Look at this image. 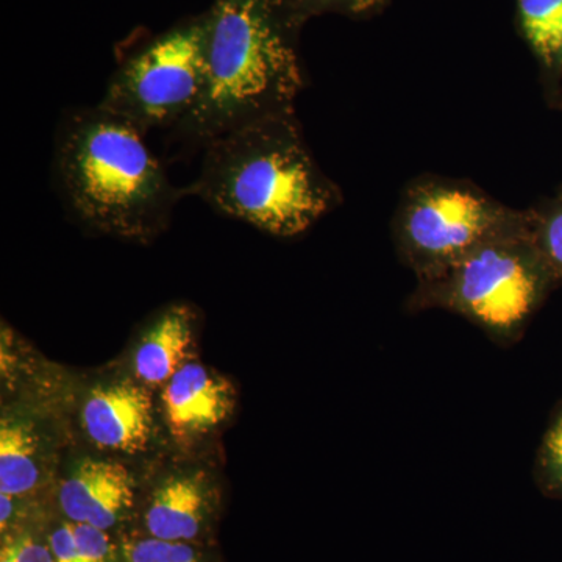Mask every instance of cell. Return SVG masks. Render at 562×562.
Listing matches in <instances>:
<instances>
[{
	"label": "cell",
	"instance_id": "cell-1",
	"mask_svg": "<svg viewBox=\"0 0 562 562\" xmlns=\"http://www.w3.org/2000/svg\"><path fill=\"white\" fill-rule=\"evenodd\" d=\"M205 14V90L177 135L205 146L251 122L295 113L306 21L292 0H214Z\"/></svg>",
	"mask_w": 562,
	"mask_h": 562
},
{
	"label": "cell",
	"instance_id": "cell-2",
	"mask_svg": "<svg viewBox=\"0 0 562 562\" xmlns=\"http://www.w3.org/2000/svg\"><path fill=\"white\" fill-rule=\"evenodd\" d=\"M187 191L217 213L277 238L303 235L342 202L338 184L306 146L295 113L209 140L198 179Z\"/></svg>",
	"mask_w": 562,
	"mask_h": 562
},
{
	"label": "cell",
	"instance_id": "cell-3",
	"mask_svg": "<svg viewBox=\"0 0 562 562\" xmlns=\"http://www.w3.org/2000/svg\"><path fill=\"white\" fill-rule=\"evenodd\" d=\"M144 135L101 103L72 111L61 122L55 177L81 227L140 244L168 228L188 191L172 183Z\"/></svg>",
	"mask_w": 562,
	"mask_h": 562
},
{
	"label": "cell",
	"instance_id": "cell-4",
	"mask_svg": "<svg viewBox=\"0 0 562 562\" xmlns=\"http://www.w3.org/2000/svg\"><path fill=\"white\" fill-rule=\"evenodd\" d=\"M552 279L527 222L446 271L417 279L408 308L458 314L482 328L492 341L508 346L522 335Z\"/></svg>",
	"mask_w": 562,
	"mask_h": 562
},
{
	"label": "cell",
	"instance_id": "cell-5",
	"mask_svg": "<svg viewBox=\"0 0 562 562\" xmlns=\"http://www.w3.org/2000/svg\"><path fill=\"white\" fill-rule=\"evenodd\" d=\"M527 222V210L506 206L472 181L422 176L402 192L392 239L403 265L424 279Z\"/></svg>",
	"mask_w": 562,
	"mask_h": 562
},
{
	"label": "cell",
	"instance_id": "cell-6",
	"mask_svg": "<svg viewBox=\"0 0 562 562\" xmlns=\"http://www.w3.org/2000/svg\"><path fill=\"white\" fill-rule=\"evenodd\" d=\"M206 83V14L179 22L128 55L101 105L147 133L177 128L201 102Z\"/></svg>",
	"mask_w": 562,
	"mask_h": 562
},
{
	"label": "cell",
	"instance_id": "cell-7",
	"mask_svg": "<svg viewBox=\"0 0 562 562\" xmlns=\"http://www.w3.org/2000/svg\"><path fill=\"white\" fill-rule=\"evenodd\" d=\"M81 428L95 447L109 452L139 453L154 431L149 387L138 380H117L92 387L81 403Z\"/></svg>",
	"mask_w": 562,
	"mask_h": 562
},
{
	"label": "cell",
	"instance_id": "cell-8",
	"mask_svg": "<svg viewBox=\"0 0 562 562\" xmlns=\"http://www.w3.org/2000/svg\"><path fill=\"white\" fill-rule=\"evenodd\" d=\"M162 414L169 432L183 446L220 430L235 405L233 386L199 361H187L161 390Z\"/></svg>",
	"mask_w": 562,
	"mask_h": 562
},
{
	"label": "cell",
	"instance_id": "cell-9",
	"mask_svg": "<svg viewBox=\"0 0 562 562\" xmlns=\"http://www.w3.org/2000/svg\"><path fill=\"white\" fill-rule=\"evenodd\" d=\"M217 501V492L205 473H172L144 502L138 535L162 541L201 543L216 519Z\"/></svg>",
	"mask_w": 562,
	"mask_h": 562
},
{
	"label": "cell",
	"instance_id": "cell-10",
	"mask_svg": "<svg viewBox=\"0 0 562 562\" xmlns=\"http://www.w3.org/2000/svg\"><path fill=\"white\" fill-rule=\"evenodd\" d=\"M135 480L116 462L81 461L63 480L58 505L66 520L111 531L135 506Z\"/></svg>",
	"mask_w": 562,
	"mask_h": 562
},
{
	"label": "cell",
	"instance_id": "cell-11",
	"mask_svg": "<svg viewBox=\"0 0 562 562\" xmlns=\"http://www.w3.org/2000/svg\"><path fill=\"white\" fill-rule=\"evenodd\" d=\"M194 310L183 303L169 305L144 328L133 353L135 379L144 386H165L187 362L194 342Z\"/></svg>",
	"mask_w": 562,
	"mask_h": 562
},
{
	"label": "cell",
	"instance_id": "cell-12",
	"mask_svg": "<svg viewBox=\"0 0 562 562\" xmlns=\"http://www.w3.org/2000/svg\"><path fill=\"white\" fill-rule=\"evenodd\" d=\"M44 442L31 422L3 417L0 427V494L25 497L46 480Z\"/></svg>",
	"mask_w": 562,
	"mask_h": 562
},
{
	"label": "cell",
	"instance_id": "cell-13",
	"mask_svg": "<svg viewBox=\"0 0 562 562\" xmlns=\"http://www.w3.org/2000/svg\"><path fill=\"white\" fill-rule=\"evenodd\" d=\"M517 25L549 81L562 79V0H516Z\"/></svg>",
	"mask_w": 562,
	"mask_h": 562
},
{
	"label": "cell",
	"instance_id": "cell-14",
	"mask_svg": "<svg viewBox=\"0 0 562 562\" xmlns=\"http://www.w3.org/2000/svg\"><path fill=\"white\" fill-rule=\"evenodd\" d=\"M54 562H117L120 550L109 531L69 520L47 536Z\"/></svg>",
	"mask_w": 562,
	"mask_h": 562
},
{
	"label": "cell",
	"instance_id": "cell-15",
	"mask_svg": "<svg viewBox=\"0 0 562 562\" xmlns=\"http://www.w3.org/2000/svg\"><path fill=\"white\" fill-rule=\"evenodd\" d=\"M117 562H211L201 543L162 541L133 535L117 543Z\"/></svg>",
	"mask_w": 562,
	"mask_h": 562
},
{
	"label": "cell",
	"instance_id": "cell-16",
	"mask_svg": "<svg viewBox=\"0 0 562 562\" xmlns=\"http://www.w3.org/2000/svg\"><path fill=\"white\" fill-rule=\"evenodd\" d=\"M527 213L532 243L552 277H562V201Z\"/></svg>",
	"mask_w": 562,
	"mask_h": 562
},
{
	"label": "cell",
	"instance_id": "cell-17",
	"mask_svg": "<svg viewBox=\"0 0 562 562\" xmlns=\"http://www.w3.org/2000/svg\"><path fill=\"white\" fill-rule=\"evenodd\" d=\"M538 469L543 487L562 495V409L543 436Z\"/></svg>",
	"mask_w": 562,
	"mask_h": 562
},
{
	"label": "cell",
	"instance_id": "cell-18",
	"mask_svg": "<svg viewBox=\"0 0 562 562\" xmlns=\"http://www.w3.org/2000/svg\"><path fill=\"white\" fill-rule=\"evenodd\" d=\"M295 10L308 22L319 14L335 13L344 16L361 18L380 13L387 0H292Z\"/></svg>",
	"mask_w": 562,
	"mask_h": 562
},
{
	"label": "cell",
	"instance_id": "cell-19",
	"mask_svg": "<svg viewBox=\"0 0 562 562\" xmlns=\"http://www.w3.org/2000/svg\"><path fill=\"white\" fill-rule=\"evenodd\" d=\"M0 562H54L49 541H40L33 535L3 536Z\"/></svg>",
	"mask_w": 562,
	"mask_h": 562
}]
</instances>
